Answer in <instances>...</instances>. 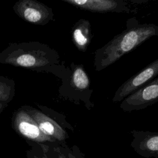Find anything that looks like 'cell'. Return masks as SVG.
I'll list each match as a JSON object with an SVG mask.
<instances>
[{
	"instance_id": "obj_1",
	"label": "cell",
	"mask_w": 158,
	"mask_h": 158,
	"mask_svg": "<svg viewBox=\"0 0 158 158\" xmlns=\"http://www.w3.org/2000/svg\"><path fill=\"white\" fill-rule=\"evenodd\" d=\"M126 25L125 30L97 51L95 65L98 70L106 68L145 41L158 35V25L140 23L135 17L128 19Z\"/></svg>"
},
{
	"instance_id": "obj_2",
	"label": "cell",
	"mask_w": 158,
	"mask_h": 158,
	"mask_svg": "<svg viewBox=\"0 0 158 158\" xmlns=\"http://www.w3.org/2000/svg\"><path fill=\"white\" fill-rule=\"evenodd\" d=\"M158 75V59L147 65L125 81L116 91L112 101L119 102L142 88Z\"/></svg>"
},
{
	"instance_id": "obj_3",
	"label": "cell",
	"mask_w": 158,
	"mask_h": 158,
	"mask_svg": "<svg viewBox=\"0 0 158 158\" xmlns=\"http://www.w3.org/2000/svg\"><path fill=\"white\" fill-rule=\"evenodd\" d=\"M158 102V77L124 99L120 107L125 112L139 110Z\"/></svg>"
},
{
	"instance_id": "obj_4",
	"label": "cell",
	"mask_w": 158,
	"mask_h": 158,
	"mask_svg": "<svg viewBox=\"0 0 158 158\" xmlns=\"http://www.w3.org/2000/svg\"><path fill=\"white\" fill-rule=\"evenodd\" d=\"M14 128L20 135L33 143L46 145L61 143L44 135L36 121L24 112L19 114L16 117L14 122Z\"/></svg>"
},
{
	"instance_id": "obj_5",
	"label": "cell",
	"mask_w": 158,
	"mask_h": 158,
	"mask_svg": "<svg viewBox=\"0 0 158 158\" xmlns=\"http://www.w3.org/2000/svg\"><path fill=\"white\" fill-rule=\"evenodd\" d=\"M130 134L133 137L131 147L138 154L146 158H158V132L133 130Z\"/></svg>"
},
{
	"instance_id": "obj_6",
	"label": "cell",
	"mask_w": 158,
	"mask_h": 158,
	"mask_svg": "<svg viewBox=\"0 0 158 158\" xmlns=\"http://www.w3.org/2000/svg\"><path fill=\"white\" fill-rule=\"evenodd\" d=\"M68 2L93 12L117 13L133 12L124 0H75Z\"/></svg>"
},
{
	"instance_id": "obj_7",
	"label": "cell",
	"mask_w": 158,
	"mask_h": 158,
	"mask_svg": "<svg viewBox=\"0 0 158 158\" xmlns=\"http://www.w3.org/2000/svg\"><path fill=\"white\" fill-rule=\"evenodd\" d=\"M34 120L37 123L41 131L46 136L59 142L63 143L68 135L57 123L43 115L35 114Z\"/></svg>"
},
{
	"instance_id": "obj_8",
	"label": "cell",
	"mask_w": 158,
	"mask_h": 158,
	"mask_svg": "<svg viewBox=\"0 0 158 158\" xmlns=\"http://www.w3.org/2000/svg\"><path fill=\"white\" fill-rule=\"evenodd\" d=\"M89 28L88 22L84 27L76 28L73 31V38L76 43L82 48H85L89 43Z\"/></svg>"
},
{
	"instance_id": "obj_9",
	"label": "cell",
	"mask_w": 158,
	"mask_h": 158,
	"mask_svg": "<svg viewBox=\"0 0 158 158\" xmlns=\"http://www.w3.org/2000/svg\"><path fill=\"white\" fill-rule=\"evenodd\" d=\"M44 14L40 8L35 6H27L22 10V16L27 21L31 23L39 22L43 18Z\"/></svg>"
},
{
	"instance_id": "obj_10",
	"label": "cell",
	"mask_w": 158,
	"mask_h": 158,
	"mask_svg": "<svg viewBox=\"0 0 158 158\" xmlns=\"http://www.w3.org/2000/svg\"><path fill=\"white\" fill-rule=\"evenodd\" d=\"M67 146L63 143L48 145L46 153L48 158H68Z\"/></svg>"
},
{
	"instance_id": "obj_11",
	"label": "cell",
	"mask_w": 158,
	"mask_h": 158,
	"mask_svg": "<svg viewBox=\"0 0 158 158\" xmlns=\"http://www.w3.org/2000/svg\"><path fill=\"white\" fill-rule=\"evenodd\" d=\"M32 143L30 149L27 151V158H48L46 153L48 145Z\"/></svg>"
},
{
	"instance_id": "obj_12",
	"label": "cell",
	"mask_w": 158,
	"mask_h": 158,
	"mask_svg": "<svg viewBox=\"0 0 158 158\" xmlns=\"http://www.w3.org/2000/svg\"><path fill=\"white\" fill-rule=\"evenodd\" d=\"M73 81L75 85L80 89L88 88L89 85V78L82 69H77L75 70L73 75Z\"/></svg>"
},
{
	"instance_id": "obj_13",
	"label": "cell",
	"mask_w": 158,
	"mask_h": 158,
	"mask_svg": "<svg viewBox=\"0 0 158 158\" xmlns=\"http://www.w3.org/2000/svg\"><path fill=\"white\" fill-rule=\"evenodd\" d=\"M16 62L18 65L20 66L29 67H32L36 64V59L33 56L31 55L25 54L18 57Z\"/></svg>"
},
{
	"instance_id": "obj_14",
	"label": "cell",
	"mask_w": 158,
	"mask_h": 158,
	"mask_svg": "<svg viewBox=\"0 0 158 158\" xmlns=\"http://www.w3.org/2000/svg\"><path fill=\"white\" fill-rule=\"evenodd\" d=\"M67 153L68 158H86L85 154L83 153L77 146L72 148L67 147Z\"/></svg>"
}]
</instances>
